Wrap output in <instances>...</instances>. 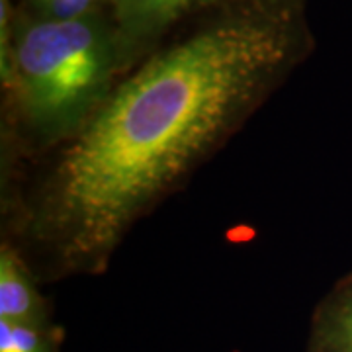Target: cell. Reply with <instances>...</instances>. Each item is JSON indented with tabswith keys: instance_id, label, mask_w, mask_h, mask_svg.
Listing matches in <instances>:
<instances>
[{
	"instance_id": "obj_1",
	"label": "cell",
	"mask_w": 352,
	"mask_h": 352,
	"mask_svg": "<svg viewBox=\"0 0 352 352\" xmlns=\"http://www.w3.org/2000/svg\"><path fill=\"white\" fill-rule=\"evenodd\" d=\"M305 0H226L120 78L75 139L2 178V241L39 284L108 272L314 55Z\"/></svg>"
},
{
	"instance_id": "obj_2",
	"label": "cell",
	"mask_w": 352,
	"mask_h": 352,
	"mask_svg": "<svg viewBox=\"0 0 352 352\" xmlns=\"http://www.w3.org/2000/svg\"><path fill=\"white\" fill-rule=\"evenodd\" d=\"M120 78L110 10L51 20L0 0L2 178L75 139Z\"/></svg>"
},
{
	"instance_id": "obj_3",
	"label": "cell",
	"mask_w": 352,
	"mask_h": 352,
	"mask_svg": "<svg viewBox=\"0 0 352 352\" xmlns=\"http://www.w3.org/2000/svg\"><path fill=\"white\" fill-rule=\"evenodd\" d=\"M226 0H112L122 76L133 71L196 16Z\"/></svg>"
},
{
	"instance_id": "obj_4",
	"label": "cell",
	"mask_w": 352,
	"mask_h": 352,
	"mask_svg": "<svg viewBox=\"0 0 352 352\" xmlns=\"http://www.w3.org/2000/svg\"><path fill=\"white\" fill-rule=\"evenodd\" d=\"M0 321L53 323L38 278L8 241L0 243Z\"/></svg>"
},
{
	"instance_id": "obj_5",
	"label": "cell",
	"mask_w": 352,
	"mask_h": 352,
	"mask_svg": "<svg viewBox=\"0 0 352 352\" xmlns=\"http://www.w3.org/2000/svg\"><path fill=\"white\" fill-rule=\"evenodd\" d=\"M307 352H352V272L340 278L317 303Z\"/></svg>"
},
{
	"instance_id": "obj_6",
	"label": "cell",
	"mask_w": 352,
	"mask_h": 352,
	"mask_svg": "<svg viewBox=\"0 0 352 352\" xmlns=\"http://www.w3.org/2000/svg\"><path fill=\"white\" fill-rule=\"evenodd\" d=\"M63 331L53 323L0 321V352H61Z\"/></svg>"
},
{
	"instance_id": "obj_7",
	"label": "cell",
	"mask_w": 352,
	"mask_h": 352,
	"mask_svg": "<svg viewBox=\"0 0 352 352\" xmlns=\"http://www.w3.org/2000/svg\"><path fill=\"white\" fill-rule=\"evenodd\" d=\"M112 0H57L41 16L36 18H51V20H73L92 12L110 10Z\"/></svg>"
},
{
	"instance_id": "obj_8",
	"label": "cell",
	"mask_w": 352,
	"mask_h": 352,
	"mask_svg": "<svg viewBox=\"0 0 352 352\" xmlns=\"http://www.w3.org/2000/svg\"><path fill=\"white\" fill-rule=\"evenodd\" d=\"M16 10L28 16H41L57 0H12Z\"/></svg>"
}]
</instances>
